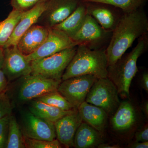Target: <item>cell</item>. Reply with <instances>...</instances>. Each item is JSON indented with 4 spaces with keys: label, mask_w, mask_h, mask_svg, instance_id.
<instances>
[{
    "label": "cell",
    "mask_w": 148,
    "mask_h": 148,
    "mask_svg": "<svg viewBox=\"0 0 148 148\" xmlns=\"http://www.w3.org/2000/svg\"><path fill=\"white\" fill-rule=\"evenodd\" d=\"M148 33V18L143 9L124 13L112 33L106 53L108 66L114 65L137 39Z\"/></svg>",
    "instance_id": "1"
},
{
    "label": "cell",
    "mask_w": 148,
    "mask_h": 148,
    "mask_svg": "<svg viewBox=\"0 0 148 148\" xmlns=\"http://www.w3.org/2000/svg\"><path fill=\"white\" fill-rule=\"evenodd\" d=\"M106 49L92 50L85 46H77L76 51L62 77V81L73 77L90 75L97 78L108 77Z\"/></svg>",
    "instance_id": "2"
},
{
    "label": "cell",
    "mask_w": 148,
    "mask_h": 148,
    "mask_svg": "<svg viewBox=\"0 0 148 148\" xmlns=\"http://www.w3.org/2000/svg\"><path fill=\"white\" fill-rule=\"evenodd\" d=\"M148 48L147 34L138 39V44L130 52L108 67V77L115 85L119 94L123 97L129 98L131 82L138 71L137 61Z\"/></svg>",
    "instance_id": "3"
},
{
    "label": "cell",
    "mask_w": 148,
    "mask_h": 148,
    "mask_svg": "<svg viewBox=\"0 0 148 148\" xmlns=\"http://www.w3.org/2000/svg\"><path fill=\"white\" fill-rule=\"evenodd\" d=\"M77 46L32 61L31 74L40 75L48 78L62 80L64 71L75 55Z\"/></svg>",
    "instance_id": "4"
},
{
    "label": "cell",
    "mask_w": 148,
    "mask_h": 148,
    "mask_svg": "<svg viewBox=\"0 0 148 148\" xmlns=\"http://www.w3.org/2000/svg\"><path fill=\"white\" fill-rule=\"evenodd\" d=\"M21 78L16 90V98L19 103H23L57 90L62 82L61 79L48 78L32 74Z\"/></svg>",
    "instance_id": "5"
},
{
    "label": "cell",
    "mask_w": 148,
    "mask_h": 148,
    "mask_svg": "<svg viewBox=\"0 0 148 148\" xmlns=\"http://www.w3.org/2000/svg\"><path fill=\"white\" fill-rule=\"evenodd\" d=\"M116 86L108 77L97 78L88 93L86 103L101 108L108 114L116 110L120 102Z\"/></svg>",
    "instance_id": "6"
},
{
    "label": "cell",
    "mask_w": 148,
    "mask_h": 148,
    "mask_svg": "<svg viewBox=\"0 0 148 148\" xmlns=\"http://www.w3.org/2000/svg\"><path fill=\"white\" fill-rule=\"evenodd\" d=\"M112 33L105 30L94 18L87 14L81 28L72 40L77 45L85 46L92 50L106 49Z\"/></svg>",
    "instance_id": "7"
},
{
    "label": "cell",
    "mask_w": 148,
    "mask_h": 148,
    "mask_svg": "<svg viewBox=\"0 0 148 148\" xmlns=\"http://www.w3.org/2000/svg\"><path fill=\"white\" fill-rule=\"evenodd\" d=\"M97 78L92 75L79 76L62 81L57 90L76 110L83 102Z\"/></svg>",
    "instance_id": "8"
},
{
    "label": "cell",
    "mask_w": 148,
    "mask_h": 148,
    "mask_svg": "<svg viewBox=\"0 0 148 148\" xmlns=\"http://www.w3.org/2000/svg\"><path fill=\"white\" fill-rule=\"evenodd\" d=\"M21 116L20 126L24 137L47 141L55 140L56 136L53 123L40 118L29 110L22 111Z\"/></svg>",
    "instance_id": "9"
},
{
    "label": "cell",
    "mask_w": 148,
    "mask_h": 148,
    "mask_svg": "<svg viewBox=\"0 0 148 148\" xmlns=\"http://www.w3.org/2000/svg\"><path fill=\"white\" fill-rule=\"evenodd\" d=\"M4 62L2 69L8 81L32 73L31 61L18 50L16 45L4 49Z\"/></svg>",
    "instance_id": "10"
},
{
    "label": "cell",
    "mask_w": 148,
    "mask_h": 148,
    "mask_svg": "<svg viewBox=\"0 0 148 148\" xmlns=\"http://www.w3.org/2000/svg\"><path fill=\"white\" fill-rule=\"evenodd\" d=\"M77 46L72 38L62 31L49 28L48 36L45 42L34 52L26 56L29 61H32Z\"/></svg>",
    "instance_id": "11"
},
{
    "label": "cell",
    "mask_w": 148,
    "mask_h": 148,
    "mask_svg": "<svg viewBox=\"0 0 148 148\" xmlns=\"http://www.w3.org/2000/svg\"><path fill=\"white\" fill-rule=\"evenodd\" d=\"M80 0H49L38 21L40 25L52 28L64 21L77 7Z\"/></svg>",
    "instance_id": "12"
},
{
    "label": "cell",
    "mask_w": 148,
    "mask_h": 148,
    "mask_svg": "<svg viewBox=\"0 0 148 148\" xmlns=\"http://www.w3.org/2000/svg\"><path fill=\"white\" fill-rule=\"evenodd\" d=\"M85 3L87 14L108 32H112L124 14L119 8L108 4L94 2Z\"/></svg>",
    "instance_id": "13"
},
{
    "label": "cell",
    "mask_w": 148,
    "mask_h": 148,
    "mask_svg": "<svg viewBox=\"0 0 148 148\" xmlns=\"http://www.w3.org/2000/svg\"><path fill=\"white\" fill-rule=\"evenodd\" d=\"M83 122L78 110L62 117L54 123L57 140L66 147H73L74 137Z\"/></svg>",
    "instance_id": "14"
},
{
    "label": "cell",
    "mask_w": 148,
    "mask_h": 148,
    "mask_svg": "<svg viewBox=\"0 0 148 148\" xmlns=\"http://www.w3.org/2000/svg\"><path fill=\"white\" fill-rule=\"evenodd\" d=\"M48 1L39 3L29 10L24 12L9 39L3 47L4 49L16 45L18 40L24 33L38 22L47 7Z\"/></svg>",
    "instance_id": "15"
},
{
    "label": "cell",
    "mask_w": 148,
    "mask_h": 148,
    "mask_svg": "<svg viewBox=\"0 0 148 148\" xmlns=\"http://www.w3.org/2000/svg\"><path fill=\"white\" fill-rule=\"evenodd\" d=\"M48 34L49 28L34 24L21 36L16 44V47L24 55L32 54L45 42Z\"/></svg>",
    "instance_id": "16"
},
{
    "label": "cell",
    "mask_w": 148,
    "mask_h": 148,
    "mask_svg": "<svg viewBox=\"0 0 148 148\" xmlns=\"http://www.w3.org/2000/svg\"><path fill=\"white\" fill-rule=\"evenodd\" d=\"M78 111L84 121L91 127L103 134L106 128L108 114L101 108L83 102L78 108Z\"/></svg>",
    "instance_id": "17"
},
{
    "label": "cell",
    "mask_w": 148,
    "mask_h": 148,
    "mask_svg": "<svg viewBox=\"0 0 148 148\" xmlns=\"http://www.w3.org/2000/svg\"><path fill=\"white\" fill-rule=\"evenodd\" d=\"M87 14L85 2L81 1L75 10L69 17L52 28L62 31L72 39L81 28Z\"/></svg>",
    "instance_id": "18"
},
{
    "label": "cell",
    "mask_w": 148,
    "mask_h": 148,
    "mask_svg": "<svg viewBox=\"0 0 148 148\" xmlns=\"http://www.w3.org/2000/svg\"><path fill=\"white\" fill-rule=\"evenodd\" d=\"M135 108L132 103L124 101L119 106L111 119L113 128L117 131H125L134 125L136 121Z\"/></svg>",
    "instance_id": "19"
},
{
    "label": "cell",
    "mask_w": 148,
    "mask_h": 148,
    "mask_svg": "<svg viewBox=\"0 0 148 148\" xmlns=\"http://www.w3.org/2000/svg\"><path fill=\"white\" fill-rule=\"evenodd\" d=\"M101 134L86 122H82L74 137L73 147L76 148H92L102 143Z\"/></svg>",
    "instance_id": "20"
},
{
    "label": "cell",
    "mask_w": 148,
    "mask_h": 148,
    "mask_svg": "<svg viewBox=\"0 0 148 148\" xmlns=\"http://www.w3.org/2000/svg\"><path fill=\"white\" fill-rule=\"evenodd\" d=\"M29 102V109L31 112L40 118L53 123L62 117L75 111L64 110L36 99Z\"/></svg>",
    "instance_id": "21"
},
{
    "label": "cell",
    "mask_w": 148,
    "mask_h": 148,
    "mask_svg": "<svg viewBox=\"0 0 148 148\" xmlns=\"http://www.w3.org/2000/svg\"><path fill=\"white\" fill-rule=\"evenodd\" d=\"M24 12L22 11L12 9L7 17L0 22V47H3L9 39Z\"/></svg>",
    "instance_id": "22"
},
{
    "label": "cell",
    "mask_w": 148,
    "mask_h": 148,
    "mask_svg": "<svg viewBox=\"0 0 148 148\" xmlns=\"http://www.w3.org/2000/svg\"><path fill=\"white\" fill-rule=\"evenodd\" d=\"M6 148H25L24 136L21 132L20 125L18 124L15 116L11 114Z\"/></svg>",
    "instance_id": "23"
},
{
    "label": "cell",
    "mask_w": 148,
    "mask_h": 148,
    "mask_svg": "<svg viewBox=\"0 0 148 148\" xmlns=\"http://www.w3.org/2000/svg\"><path fill=\"white\" fill-rule=\"evenodd\" d=\"M147 1L148 0H85L83 1L108 4L119 8L124 13H128L143 9Z\"/></svg>",
    "instance_id": "24"
},
{
    "label": "cell",
    "mask_w": 148,
    "mask_h": 148,
    "mask_svg": "<svg viewBox=\"0 0 148 148\" xmlns=\"http://www.w3.org/2000/svg\"><path fill=\"white\" fill-rule=\"evenodd\" d=\"M36 99L64 110H77L75 108L58 90L49 92Z\"/></svg>",
    "instance_id": "25"
},
{
    "label": "cell",
    "mask_w": 148,
    "mask_h": 148,
    "mask_svg": "<svg viewBox=\"0 0 148 148\" xmlns=\"http://www.w3.org/2000/svg\"><path fill=\"white\" fill-rule=\"evenodd\" d=\"M25 148H60L61 143L58 140L52 141L36 140L24 137Z\"/></svg>",
    "instance_id": "26"
},
{
    "label": "cell",
    "mask_w": 148,
    "mask_h": 148,
    "mask_svg": "<svg viewBox=\"0 0 148 148\" xmlns=\"http://www.w3.org/2000/svg\"><path fill=\"white\" fill-rule=\"evenodd\" d=\"M49 0H11V5L13 9L26 11L34 7L39 3Z\"/></svg>",
    "instance_id": "27"
},
{
    "label": "cell",
    "mask_w": 148,
    "mask_h": 148,
    "mask_svg": "<svg viewBox=\"0 0 148 148\" xmlns=\"http://www.w3.org/2000/svg\"><path fill=\"white\" fill-rule=\"evenodd\" d=\"M11 114L6 116L0 119V148H5Z\"/></svg>",
    "instance_id": "28"
},
{
    "label": "cell",
    "mask_w": 148,
    "mask_h": 148,
    "mask_svg": "<svg viewBox=\"0 0 148 148\" xmlns=\"http://www.w3.org/2000/svg\"><path fill=\"white\" fill-rule=\"evenodd\" d=\"M13 106L10 99L5 92L0 94V119L8 115L11 114Z\"/></svg>",
    "instance_id": "29"
},
{
    "label": "cell",
    "mask_w": 148,
    "mask_h": 148,
    "mask_svg": "<svg viewBox=\"0 0 148 148\" xmlns=\"http://www.w3.org/2000/svg\"><path fill=\"white\" fill-rule=\"evenodd\" d=\"M135 142H148V127L147 125L136 132L135 135Z\"/></svg>",
    "instance_id": "30"
},
{
    "label": "cell",
    "mask_w": 148,
    "mask_h": 148,
    "mask_svg": "<svg viewBox=\"0 0 148 148\" xmlns=\"http://www.w3.org/2000/svg\"><path fill=\"white\" fill-rule=\"evenodd\" d=\"M8 81L3 69H0V94L5 92L7 88Z\"/></svg>",
    "instance_id": "31"
},
{
    "label": "cell",
    "mask_w": 148,
    "mask_h": 148,
    "mask_svg": "<svg viewBox=\"0 0 148 148\" xmlns=\"http://www.w3.org/2000/svg\"><path fill=\"white\" fill-rule=\"evenodd\" d=\"M141 84L142 87L146 91H148V73H144L141 79Z\"/></svg>",
    "instance_id": "32"
},
{
    "label": "cell",
    "mask_w": 148,
    "mask_h": 148,
    "mask_svg": "<svg viewBox=\"0 0 148 148\" xmlns=\"http://www.w3.org/2000/svg\"><path fill=\"white\" fill-rule=\"evenodd\" d=\"M130 147L133 148H148V142H137L132 143Z\"/></svg>",
    "instance_id": "33"
},
{
    "label": "cell",
    "mask_w": 148,
    "mask_h": 148,
    "mask_svg": "<svg viewBox=\"0 0 148 148\" xmlns=\"http://www.w3.org/2000/svg\"><path fill=\"white\" fill-rule=\"evenodd\" d=\"M4 62V49L0 47V69H2Z\"/></svg>",
    "instance_id": "34"
},
{
    "label": "cell",
    "mask_w": 148,
    "mask_h": 148,
    "mask_svg": "<svg viewBox=\"0 0 148 148\" xmlns=\"http://www.w3.org/2000/svg\"><path fill=\"white\" fill-rule=\"evenodd\" d=\"M97 147L98 148H119L120 147L118 145H111L108 144H104V143H101L99 144Z\"/></svg>",
    "instance_id": "35"
},
{
    "label": "cell",
    "mask_w": 148,
    "mask_h": 148,
    "mask_svg": "<svg viewBox=\"0 0 148 148\" xmlns=\"http://www.w3.org/2000/svg\"><path fill=\"white\" fill-rule=\"evenodd\" d=\"M143 111L145 112V113L148 115V102H146L145 103H144L143 107Z\"/></svg>",
    "instance_id": "36"
},
{
    "label": "cell",
    "mask_w": 148,
    "mask_h": 148,
    "mask_svg": "<svg viewBox=\"0 0 148 148\" xmlns=\"http://www.w3.org/2000/svg\"><path fill=\"white\" fill-rule=\"evenodd\" d=\"M80 1H85V0H80Z\"/></svg>",
    "instance_id": "37"
}]
</instances>
